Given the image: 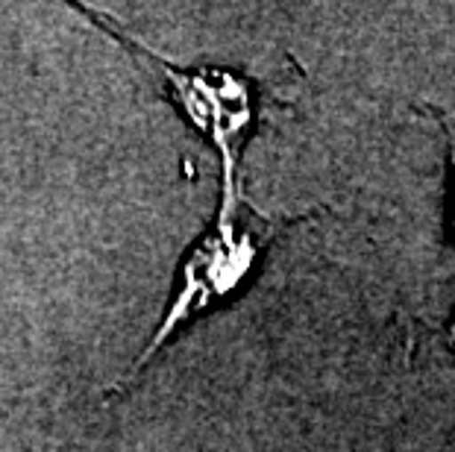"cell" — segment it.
<instances>
[{
    "instance_id": "1",
    "label": "cell",
    "mask_w": 455,
    "mask_h": 452,
    "mask_svg": "<svg viewBox=\"0 0 455 452\" xmlns=\"http://www.w3.org/2000/svg\"><path fill=\"white\" fill-rule=\"evenodd\" d=\"M74 9H80L89 21H94L106 36L115 38L132 56L135 65H141L150 80L159 83L164 100L180 112L188 130H195L212 147L220 162L218 209H235L247 203L244 182H241V156H244V147L259 121L256 83L229 68H220V65H195V68L191 65H186V68L173 65L153 47L130 36L115 18L103 15L100 9L83 4H76Z\"/></svg>"
},
{
    "instance_id": "3",
    "label": "cell",
    "mask_w": 455,
    "mask_h": 452,
    "mask_svg": "<svg viewBox=\"0 0 455 452\" xmlns=\"http://www.w3.org/2000/svg\"><path fill=\"white\" fill-rule=\"evenodd\" d=\"M447 136H450V168H452V177H450V224H452V244H455V115L447 121Z\"/></svg>"
},
{
    "instance_id": "2",
    "label": "cell",
    "mask_w": 455,
    "mask_h": 452,
    "mask_svg": "<svg viewBox=\"0 0 455 452\" xmlns=\"http://www.w3.org/2000/svg\"><path fill=\"white\" fill-rule=\"evenodd\" d=\"M283 224L285 220L261 215L250 203H241L238 209H215L206 233L182 256L171 303L162 312L159 326L153 329L144 350L132 359L130 370L112 385L109 400L135 388L164 347L197 317L220 309L244 291Z\"/></svg>"
}]
</instances>
